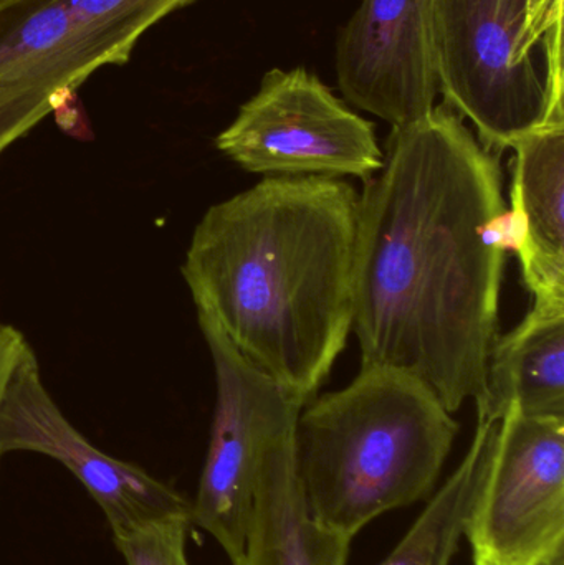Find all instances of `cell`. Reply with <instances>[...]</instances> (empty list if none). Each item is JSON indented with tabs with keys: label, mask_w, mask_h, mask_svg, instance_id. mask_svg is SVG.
I'll use <instances>...</instances> for the list:
<instances>
[{
	"label": "cell",
	"mask_w": 564,
	"mask_h": 565,
	"mask_svg": "<svg viewBox=\"0 0 564 565\" xmlns=\"http://www.w3.org/2000/svg\"><path fill=\"white\" fill-rule=\"evenodd\" d=\"M433 23L434 0H363L338 35L344 98L393 129L426 118L439 96Z\"/></svg>",
	"instance_id": "obj_10"
},
{
	"label": "cell",
	"mask_w": 564,
	"mask_h": 565,
	"mask_svg": "<svg viewBox=\"0 0 564 565\" xmlns=\"http://www.w3.org/2000/svg\"><path fill=\"white\" fill-rule=\"evenodd\" d=\"M358 202L341 179L268 175L205 212L182 265L198 312L307 404L351 334Z\"/></svg>",
	"instance_id": "obj_2"
},
{
	"label": "cell",
	"mask_w": 564,
	"mask_h": 565,
	"mask_svg": "<svg viewBox=\"0 0 564 565\" xmlns=\"http://www.w3.org/2000/svg\"><path fill=\"white\" fill-rule=\"evenodd\" d=\"M195 0H0V156Z\"/></svg>",
	"instance_id": "obj_5"
},
{
	"label": "cell",
	"mask_w": 564,
	"mask_h": 565,
	"mask_svg": "<svg viewBox=\"0 0 564 565\" xmlns=\"http://www.w3.org/2000/svg\"><path fill=\"white\" fill-rule=\"evenodd\" d=\"M30 451L66 468L102 508L113 536L172 514H191V501L142 468L92 444L60 411L30 342L23 345L0 395V458Z\"/></svg>",
	"instance_id": "obj_9"
},
{
	"label": "cell",
	"mask_w": 564,
	"mask_h": 565,
	"mask_svg": "<svg viewBox=\"0 0 564 565\" xmlns=\"http://www.w3.org/2000/svg\"><path fill=\"white\" fill-rule=\"evenodd\" d=\"M555 565H564V561H563V563H558V564H555Z\"/></svg>",
	"instance_id": "obj_17"
},
{
	"label": "cell",
	"mask_w": 564,
	"mask_h": 565,
	"mask_svg": "<svg viewBox=\"0 0 564 565\" xmlns=\"http://www.w3.org/2000/svg\"><path fill=\"white\" fill-rule=\"evenodd\" d=\"M507 250L499 154L447 105L393 129L358 202L351 332L361 369L414 379L450 414L476 401Z\"/></svg>",
	"instance_id": "obj_1"
},
{
	"label": "cell",
	"mask_w": 564,
	"mask_h": 565,
	"mask_svg": "<svg viewBox=\"0 0 564 565\" xmlns=\"http://www.w3.org/2000/svg\"><path fill=\"white\" fill-rule=\"evenodd\" d=\"M464 536L473 565L563 563L564 418L503 415Z\"/></svg>",
	"instance_id": "obj_8"
},
{
	"label": "cell",
	"mask_w": 564,
	"mask_h": 565,
	"mask_svg": "<svg viewBox=\"0 0 564 565\" xmlns=\"http://www.w3.org/2000/svg\"><path fill=\"white\" fill-rule=\"evenodd\" d=\"M191 514H172L113 536L126 565H191L188 537Z\"/></svg>",
	"instance_id": "obj_15"
},
{
	"label": "cell",
	"mask_w": 564,
	"mask_h": 565,
	"mask_svg": "<svg viewBox=\"0 0 564 565\" xmlns=\"http://www.w3.org/2000/svg\"><path fill=\"white\" fill-rule=\"evenodd\" d=\"M476 404L477 422H500L512 407L564 418V299H535L526 318L497 338Z\"/></svg>",
	"instance_id": "obj_13"
},
{
	"label": "cell",
	"mask_w": 564,
	"mask_h": 565,
	"mask_svg": "<svg viewBox=\"0 0 564 565\" xmlns=\"http://www.w3.org/2000/svg\"><path fill=\"white\" fill-rule=\"evenodd\" d=\"M245 171L370 179L384 166L374 125L305 66L265 73L260 88L215 139Z\"/></svg>",
	"instance_id": "obj_7"
},
{
	"label": "cell",
	"mask_w": 564,
	"mask_h": 565,
	"mask_svg": "<svg viewBox=\"0 0 564 565\" xmlns=\"http://www.w3.org/2000/svg\"><path fill=\"white\" fill-rule=\"evenodd\" d=\"M198 319L214 364L215 408L192 526L211 534L237 565L258 471L274 445L297 430L307 402L248 362L207 315Z\"/></svg>",
	"instance_id": "obj_6"
},
{
	"label": "cell",
	"mask_w": 564,
	"mask_h": 565,
	"mask_svg": "<svg viewBox=\"0 0 564 565\" xmlns=\"http://www.w3.org/2000/svg\"><path fill=\"white\" fill-rule=\"evenodd\" d=\"M510 248L535 299H564V116L512 146Z\"/></svg>",
	"instance_id": "obj_11"
},
{
	"label": "cell",
	"mask_w": 564,
	"mask_h": 565,
	"mask_svg": "<svg viewBox=\"0 0 564 565\" xmlns=\"http://www.w3.org/2000/svg\"><path fill=\"white\" fill-rule=\"evenodd\" d=\"M499 422H477L476 435L449 480L430 498L426 510L396 550L380 565H450L460 540L466 534L467 521L476 501L477 491L492 457Z\"/></svg>",
	"instance_id": "obj_14"
},
{
	"label": "cell",
	"mask_w": 564,
	"mask_h": 565,
	"mask_svg": "<svg viewBox=\"0 0 564 565\" xmlns=\"http://www.w3.org/2000/svg\"><path fill=\"white\" fill-rule=\"evenodd\" d=\"M295 434L280 438L262 463L237 565H347L353 540L318 523L308 511Z\"/></svg>",
	"instance_id": "obj_12"
},
{
	"label": "cell",
	"mask_w": 564,
	"mask_h": 565,
	"mask_svg": "<svg viewBox=\"0 0 564 565\" xmlns=\"http://www.w3.org/2000/svg\"><path fill=\"white\" fill-rule=\"evenodd\" d=\"M459 425L414 379L361 369L305 405L295 434L311 518L353 540L371 521L433 493Z\"/></svg>",
	"instance_id": "obj_3"
},
{
	"label": "cell",
	"mask_w": 564,
	"mask_h": 565,
	"mask_svg": "<svg viewBox=\"0 0 564 565\" xmlns=\"http://www.w3.org/2000/svg\"><path fill=\"white\" fill-rule=\"evenodd\" d=\"M26 344V338L10 324L0 322V395L6 387L7 379L22 352L23 345ZM2 460V458H0Z\"/></svg>",
	"instance_id": "obj_16"
},
{
	"label": "cell",
	"mask_w": 564,
	"mask_h": 565,
	"mask_svg": "<svg viewBox=\"0 0 564 565\" xmlns=\"http://www.w3.org/2000/svg\"><path fill=\"white\" fill-rule=\"evenodd\" d=\"M439 93L499 154L564 116L563 0H434Z\"/></svg>",
	"instance_id": "obj_4"
}]
</instances>
